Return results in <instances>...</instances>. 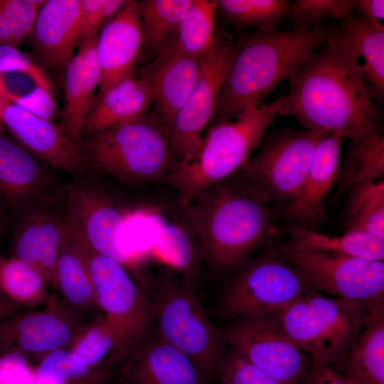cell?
Here are the masks:
<instances>
[{"mask_svg": "<svg viewBox=\"0 0 384 384\" xmlns=\"http://www.w3.org/2000/svg\"><path fill=\"white\" fill-rule=\"evenodd\" d=\"M107 384H110V382L109 383H107ZM117 384H122V383H118Z\"/></svg>", "mask_w": 384, "mask_h": 384, "instance_id": "cell-53", "label": "cell"}, {"mask_svg": "<svg viewBox=\"0 0 384 384\" xmlns=\"http://www.w3.org/2000/svg\"><path fill=\"white\" fill-rule=\"evenodd\" d=\"M137 3L142 31V53L156 58L173 44L191 0H141Z\"/></svg>", "mask_w": 384, "mask_h": 384, "instance_id": "cell-32", "label": "cell"}, {"mask_svg": "<svg viewBox=\"0 0 384 384\" xmlns=\"http://www.w3.org/2000/svg\"><path fill=\"white\" fill-rule=\"evenodd\" d=\"M216 376L223 384H282L230 348L225 352Z\"/></svg>", "mask_w": 384, "mask_h": 384, "instance_id": "cell-40", "label": "cell"}, {"mask_svg": "<svg viewBox=\"0 0 384 384\" xmlns=\"http://www.w3.org/2000/svg\"></svg>", "mask_w": 384, "mask_h": 384, "instance_id": "cell-55", "label": "cell"}, {"mask_svg": "<svg viewBox=\"0 0 384 384\" xmlns=\"http://www.w3.org/2000/svg\"><path fill=\"white\" fill-rule=\"evenodd\" d=\"M336 28L351 43L358 57L363 58L364 78L373 92L375 103L381 104L384 96L383 24L355 12L339 22Z\"/></svg>", "mask_w": 384, "mask_h": 384, "instance_id": "cell-28", "label": "cell"}, {"mask_svg": "<svg viewBox=\"0 0 384 384\" xmlns=\"http://www.w3.org/2000/svg\"><path fill=\"white\" fill-rule=\"evenodd\" d=\"M346 196L344 232L360 231L384 240L383 178L353 188Z\"/></svg>", "mask_w": 384, "mask_h": 384, "instance_id": "cell-36", "label": "cell"}, {"mask_svg": "<svg viewBox=\"0 0 384 384\" xmlns=\"http://www.w3.org/2000/svg\"><path fill=\"white\" fill-rule=\"evenodd\" d=\"M46 0H0L10 23L16 47L33 30L41 8Z\"/></svg>", "mask_w": 384, "mask_h": 384, "instance_id": "cell-41", "label": "cell"}, {"mask_svg": "<svg viewBox=\"0 0 384 384\" xmlns=\"http://www.w3.org/2000/svg\"><path fill=\"white\" fill-rule=\"evenodd\" d=\"M345 139L334 133L319 142L297 196L289 203L274 208L279 220L314 230L328 221L324 201L335 185Z\"/></svg>", "mask_w": 384, "mask_h": 384, "instance_id": "cell-19", "label": "cell"}, {"mask_svg": "<svg viewBox=\"0 0 384 384\" xmlns=\"http://www.w3.org/2000/svg\"><path fill=\"white\" fill-rule=\"evenodd\" d=\"M62 217L68 234L76 242L114 260L129 271L139 269V261L122 243L129 212L105 191L87 178L67 186Z\"/></svg>", "mask_w": 384, "mask_h": 384, "instance_id": "cell-10", "label": "cell"}, {"mask_svg": "<svg viewBox=\"0 0 384 384\" xmlns=\"http://www.w3.org/2000/svg\"><path fill=\"white\" fill-rule=\"evenodd\" d=\"M81 0H46L32 33V49L39 61L65 73L80 43Z\"/></svg>", "mask_w": 384, "mask_h": 384, "instance_id": "cell-21", "label": "cell"}, {"mask_svg": "<svg viewBox=\"0 0 384 384\" xmlns=\"http://www.w3.org/2000/svg\"><path fill=\"white\" fill-rule=\"evenodd\" d=\"M38 87H44L31 75L19 72L0 73V99L6 102L13 104Z\"/></svg>", "mask_w": 384, "mask_h": 384, "instance_id": "cell-45", "label": "cell"}, {"mask_svg": "<svg viewBox=\"0 0 384 384\" xmlns=\"http://www.w3.org/2000/svg\"><path fill=\"white\" fill-rule=\"evenodd\" d=\"M98 34L81 41L65 74V98L61 126L75 142H80L87 117L96 104L100 73L96 46Z\"/></svg>", "mask_w": 384, "mask_h": 384, "instance_id": "cell-23", "label": "cell"}, {"mask_svg": "<svg viewBox=\"0 0 384 384\" xmlns=\"http://www.w3.org/2000/svg\"><path fill=\"white\" fill-rule=\"evenodd\" d=\"M202 260L216 277L230 275L256 252L273 245L280 220L274 207L236 173L178 204Z\"/></svg>", "mask_w": 384, "mask_h": 384, "instance_id": "cell-2", "label": "cell"}, {"mask_svg": "<svg viewBox=\"0 0 384 384\" xmlns=\"http://www.w3.org/2000/svg\"><path fill=\"white\" fill-rule=\"evenodd\" d=\"M331 133L277 129L265 135L257 152L236 174L265 202L279 207L298 194L319 142Z\"/></svg>", "mask_w": 384, "mask_h": 384, "instance_id": "cell-9", "label": "cell"}, {"mask_svg": "<svg viewBox=\"0 0 384 384\" xmlns=\"http://www.w3.org/2000/svg\"><path fill=\"white\" fill-rule=\"evenodd\" d=\"M63 186L21 146L0 135V208L23 215L62 202Z\"/></svg>", "mask_w": 384, "mask_h": 384, "instance_id": "cell-16", "label": "cell"}, {"mask_svg": "<svg viewBox=\"0 0 384 384\" xmlns=\"http://www.w3.org/2000/svg\"><path fill=\"white\" fill-rule=\"evenodd\" d=\"M202 63L166 49L141 72L155 87L154 111L168 129L195 85Z\"/></svg>", "mask_w": 384, "mask_h": 384, "instance_id": "cell-24", "label": "cell"}, {"mask_svg": "<svg viewBox=\"0 0 384 384\" xmlns=\"http://www.w3.org/2000/svg\"><path fill=\"white\" fill-rule=\"evenodd\" d=\"M383 134L350 142L347 154L338 166L334 198H339L353 188L383 179Z\"/></svg>", "mask_w": 384, "mask_h": 384, "instance_id": "cell-33", "label": "cell"}, {"mask_svg": "<svg viewBox=\"0 0 384 384\" xmlns=\"http://www.w3.org/2000/svg\"><path fill=\"white\" fill-rule=\"evenodd\" d=\"M16 106L46 120L53 122L58 113L53 92L38 87L28 95L13 103Z\"/></svg>", "mask_w": 384, "mask_h": 384, "instance_id": "cell-46", "label": "cell"}, {"mask_svg": "<svg viewBox=\"0 0 384 384\" xmlns=\"http://www.w3.org/2000/svg\"><path fill=\"white\" fill-rule=\"evenodd\" d=\"M19 72L31 75L42 86L53 92L50 78L35 60L11 46H0V73Z\"/></svg>", "mask_w": 384, "mask_h": 384, "instance_id": "cell-43", "label": "cell"}, {"mask_svg": "<svg viewBox=\"0 0 384 384\" xmlns=\"http://www.w3.org/2000/svg\"><path fill=\"white\" fill-rule=\"evenodd\" d=\"M277 248L311 290L364 302L384 300V262L338 254Z\"/></svg>", "mask_w": 384, "mask_h": 384, "instance_id": "cell-12", "label": "cell"}, {"mask_svg": "<svg viewBox=\"0 0 384 384\" xmlns=\"http://www.w3.org/2000/svg\"><path fill=\"white\" fill-rule=\"evenodd\" d=\"M19 311V307L0 297V321L18 314Z\"/></svg>", "mask_w": 384, "mask_h": 384, "instance_id": "cell-50", "label": "cell"}, {"mask_svg": "<svg viewBox=\"0 0 384 384\" xmlns=\"http://www.w3.org/2000/svg\"><path fill=\"white\" fill-rule=\"evenodd\" d=\"M1 109H2V102H1V100L0 99V122H1Z\"/></svg>", "mask_w": 384, "mask_h": 384, "instance_id": "cell-52", "label": "cell"}, {"mask_svg": "<svg viewBox=\"0 0 384 384\" xmlns=\"http://www.w3.org/2000/svg\"><path fill=\"white\" fill-rule=\"evenodd\" d=\"M309 290L277 246L272 245L230 274L218 314L232 321L276 314Z\"/></svg>", "mask_w": 384, "mask_h": 384, "instance_id": "cell-8", "label": "cell"}, {"mask_svg": "<svg viewBox=\"0 0 384 384\" xmlns=\"http://www.w3.org/2000/svg\"><path fill=\"white\" fill-rule=\"evenodd\" d=\"M383 306L384 300L329 297L309 290L274 314L286 334L311 361L335 368Z\"/></svg>", "mask_w": 384, "mask_h": 384, "instance_id": "cell-6", "label": "cell"}, {"mask_svg": "<svg viewBox=\"0 0 384 384\" xmlns=\"http://www.w3.org/2000/svg\"><path fill=\"white\" fill-rule=\"evenodd\" d=\"M355 11L380 21L384 18V1L355 0Z\"/></svg>", "mask_w": 384, "mask_h": 384, "instance_id": "cell-48", "label": "cell"}, {"mask_svg": "<svg viewBox=\"0 0 384 384\" xmlns=\"http://www.w3.org/2000/svg\"><path fill=\"white\" fill-rule=\"evenodd\" d=\"M114 375L122 384H206L208 380L182 351L151 331Z\"/></svg>", "mask_w": 384, "mask_h": 384, "instance_id": "cell-18", "label": "cell"}, {"mask_svg": "<svg viewBox=\"0 0 384 384\" xmlns=\"http://www.w3.org/2000/svg\"><path fill=\"white\" fill-rule=\"evenodd\" d=\"M287 233L289 238L281 244L293 250L384 262V240L366 233L346 231L341 235H330L294 223L289 224Z\"/></svg>", "mask_w": 384, "mask_h": 384, "instance_id": "cell-29", "label": "cell"}, {"mask_svg": "<svg viewBox=\"0 0 384 384\" xmlns=\"http://www.w3.org/2000/svg\"><path fill=\"white\" fill-rule=\"evenodd\" d=\"M0 384H36L33 362L17 352L0 354Z\"/></svg>", "mask_w": 384, "mask_h": 384, "instance_id": "cell-44", "label": "cell"}, {"mask_svg": "<svg viewBox=\"0 0 384 384\" xmlns=\"http://www.w3.org/2000/svg\"><path fill=\"white\" fill-rule=\"evenodd\" d=\"M56 294L44 308L18 313L0 321V354L17 352L37 363L48 354L66 348L85 323Z\"/></svg>", "mask_w": 384, "mask_h": 384, "instance_id": "cell-15", "label": "cell"}, {"mask_svg": "<svg viewBox=\"0 0 384 384\" xmlns=\"http://www.w3.org/2000/svg\"><path fill=\"white\" fill-rule=\"evenodd\" d=\"M134 348L124 331L103 314L84 323L66 349L90 368L113 376Z\"/></svg>", "mask_w": 384, "mask_h": 384, "instance_id": "cell-27", "label": "cell"}, {"mask_svg": "<svg viewBox=\"0 0 384 384\" xmlns=\"http://www.w3.org/2000/svg\"><path fill=\"white\" fill-rule=\"evenodd\" d=\"M333 27L255 30L243 36L209 127L235 119L263 104L267 95L326 44Z\"/></svg>", "mask_w": 384, "mask_h": 384, "instance_id": "cell-3", "label": "cell"}, {"mask_svg": "<svg viewBox=\"0 0 384 384\" xmlns=\"http://www.w3.org/2000/svg\"><path fill=\"white\" fill-rule=\"evenodd\" d=\"M338 368L356 384H384V306L373 314Z\"/></svg>", "mask_w": 384, "mask_h": 384, "instance_id": "cell-30", "label": "cell"}, {"mask_svg": "<svg viewBox=\"0 0 384 384\" xmlns=\"http://www.w3.org/2000/svg\"><path fill=\"white\" fill-rule=\"evenodd\" d=\"M239 48L240 41L219 39L203 61L195 85L168 129L174 164L189 161L198 152L203 131L213 119L218 97Z\"/></svg>", "mask_w": 384, "mask_h": 384, "instance_id": "cell-14", "label": "cell"}, {"mask_svg": "<svg viewBox=\"0 0 384 384\" xmlns=\"http://www.w3.org/2000/svg\"><path fill=\"white\" fill-rule=\"evenodd\" d=\"M79 146L90 173L127 183L162 181L174 164L168 128L154 111L83 136Z\"/></svg>", "mask_w": 384, "mask_h": 384, "instance_id": "cell-5", "label": "cell"}, {"mask_svg": "<svg viewBox=\"0 0 384 384\" xmlns=\"http://www.w3.org/2000/svg\"><path fill=\"white\" fill-rule=\"evenodd\" d=\"M230 348L282 384H306L311 359L274 314L241 318L219 328Z\"/></svg>", "mask_w": 384, "mask_h": 384, "instance_id": "cell-11", "label": "cell"}, {"mask_svg": "<svg viewBox=\"0 0 384 384\" xmlns=\"http://www.w3.org/2000/svg\"><path fill=\"white\" fill-rule=\"evenodd\" d=\"M139 211L151 231L153 250L171 268L194 283L199 274L202 258L195 237L182 214L181 220H176L155 206Z\"/></svg>", "mask_w": 384, "mask_h": 384, "instance_id": "cell-25", "label": "cell"}, {"mask_svg": "<svg viewBox=\"0 0 384 384\" xmlns=\"http://www.w3.org/2000/svg\"><path fill=\"white\" fill-rule=\"evenodd\" d=\"M279 99L247 110L238 118L210 127L191 160L174 164L162 183L172 188L178 204L235 174L261 145L277 116Z\"/></svg>", "mask_w": 384, "mask_h": 384, "instance_id": "cell-4", "label": "cell"}, {"mask_svg": "<svg viewBox=\"0 0 384 384\" xmlns=\"http://www.w3.org/2000/svg\"><path fill=\"white\" fill-rule=\"evenodd\" d=\"M216 0H191L180 24L171 51L199 61L205 60L215 48Z\"/></svg>", "mask_w": 384, "mask_h": 384, "instance_id": "cell-34", "label": "cell"}, {"mask_svg": "<svg viewBox=\"0 0 384 384\" xmlns=\"http://www.w3.org/2000/svg\"><path fill=\"white\" fill-rule=\"evenodd\" d=\"M359 57L333 27L326 44L289 79L277 116L294 117L306 129L338 134L356 142L382 134L383 118Z\"/></svg>", "mask_w": 384, "mask_h": 384, "instance_id": "cell-1", "label": "cell"}, {"mask_svg": "<svg viewBox=\"0 0 384 384\" xmlns=\"http://www.w3.org/2000/svg\"><path fill=\"white\" fill-rule=\"evenodd\" d=\"M51 210L38 208L18 218L11 257L34 267L48 285L55 288L57 261L67 230L62 218Z\"/></svg>", "mask_w": 384, "mask_h": 384, "instance_id": "cell-22", "label": "cell"}, {"mask_svg": "<svg viewBox=\"0 0 384 384\" xmlns=\"http://www.w3.org/2000/svg\"><path fill=\"white\" fill-rule=\"evenodd\" d=\"M36 384H107L112 375L95 370L66 348L56 350L35 366Z\"/></svg>", "mask_w": 384, "mask_h": 384, "instance_id": "cell-38", "label": "cell"}, {"mask_svg": "<svg viewBox=\"0 0 384 384\" xmlns=\"http://www.w3.org/2000/svg\"><path fill=\"white\" fill-rule=\"evenodd\" d=\"M74 242L85 261L99 309L135 347L152 331L155 323L149 295L122 264Z\"/></svg>", "mask_w": 384, "mask_h": 384, "instance_id": "cell-13", "label": "cell"}, {"mask_svg": "<svg viewBox=\"0 0 384 384\" xmlns=\"http://www.w3.org/2000/svg\"><path fill=\"white\" fill-rule=\"evenodd\" d=\"M155 87L142 73L124 78L96 103L87 117L82 137L132 121L154 103Z\"/></svg>", "mask_w": 384, "mask_h": 384, "instance_id": "cell-26", "label": "cell"}, {"mask_svg": "<svg viewBox=\"0 0 384 384\" xmlns=\"http://www.w3.org/2000/svg\"><path fill=\"white\" fill-rule=\"evenodd\" d=\"M40 272L17 258L0 255V297L16 306L45 305L50 294Z\"/></svg>", "mask_w": 384, "mask_h": 384, "instance_id": "cell-35", "label": "cell"}, {"mask_svg": "<svg viewBox=\"0 0 384 384\" xmlns=\"http://www.w3.org/2000/svg\"><path fill=\"white\" fill-rule=\"evenodd\" d=\"M2 45L16 47L10 23L0 2V46Z\"/></svg>", "mask_w": 384, "mask_h": 384, "instance_id": "cell-49", "label": "cell"}, {"mask_svg": "<svg viewBox=\"0 0 384 384\" xmlns=\"http://www.w3.org/2000/svg\"><path fill=\"white\" fill-rule=\"evenodd\" d=\"M1 121L26 151L48 166L75 180L88 174L79 143L61 125L39 117L15 105L1 100Z\"/></svg>", "mask_w": 384, "mask_h": 384, "instance_id": "cell-17", "label": "cell"}, {"mask_svg": "<svg viewBox=\"0 0 384 384\" xmlns=\"http://www.w3.org/2000/svg\"><path fill=\"white\" fill-rule=\"evenodd\" d=\"M55 289L79 315L100 310L84 257L68 232L57 261Z\"/></svg>", "mask_w": 384, "mask_h": 384, "instance_id": "cell-31", "label": "cell"}, {"mask_svg": "<svg viewBox=\"0 0 384 384\" xmlns=\"http://www.w3.org/2000/svg\"><path fill=\"white\" fill-rule=\"evenodd\" d=\"M5 219L4 215L0 213V238L2 236L5 230Z\"/></svg>", "mask_w": 384, "mask_h": 384, "instance_id": "cell-51", "label": "cell"}, {"mask_svg": "<svg viewBox=\"0 0 384 384\" xmlns=\"http://www.w3.org/2000/svg\"><path fill=\"white\" fill-rule=\"evenodd\" d=\"M142 51V31L137 3L128 0L98 33L96 53L100 83L96 103L117 83L134 73Z\"/></svg>", "mask_w": 384, "mask_h": 384, "instance_id": "cell-20", "label": "cell"}, {"mask_svg": "<svg viewBox=\"0 0 384 384\" xmlns=\"http://www.w3.org/2000/svg\"><path fill=\"white\" fill-rule=\"evenodd\" d=\"M126 0H81L80 42L99 33L124 6Z\"/></svg>", "mask_w": 384, "mask_h": 384, "instance_id": "cell-42", "label": "cell"}, {"mask_svg": "<svg viewBox=\"0 0 384 384\" xmlns=\"http://www.w3.org/2000/svg\"><path fill=\"white\" fill-rule=\"evenodd\" d=\"M206 384H209L208 383H206Z\"/></svg>", "mask_w": 384, "mask_h": 384, "instance_id": "cell-54", "label": "cell"}, {"mask_svg": "<svg viewBox=\"0 0 384 384\" xmlns=\"http://www.w3.org/2000/svg\"><path fill=\"white\" fill-rule=\"evenodd\" d=\"M355 12V0H296L291 2L288 18L294 28H309L328 18L339 23Z\"/></svg>", "mask_w": 384, "mask_h": 384, "instance_id": "cell-39", "label": "cell"}, {"mask_svg": "<svg viewBox=\"0 0 384 384\" xmlns=\"http://www.w3.org/2000/svg\"><path fill=\"white\" fill-rule=\"evenodd\" d=\"M217 11L236 29L276 30L288 18V0H216Z\"/></svg>", "mask_w": 384, "mask_h": 384, "instance_id": "cell-37", "label": "cell"}, {"mask_svg": "<svg viewBox=\"0 0 384 384\" xmlns=\"http://www.w3.org/2000/svg\"><path fill=\"white\" fill-rule=\"evenodd\" d=\"M306 384H356L330 366L311 361Z\"/></svg>", "mask_w": 384, "mask_h": 384, "instance_id": "cell-47", "label": "cell"}, {"mask_svg": "<svg viewBox=\"0 0 384 384\" xmlns=\"http://www.w3.org/2000/svg\"><path fill=\"white\" fill-rule=\"evenodd\" d=\"M148 291L154 309L156 331L188 356L208 380L216 376L226 352L219 328L210 319L194 283L164 268L151 277Z\"/></svg>", "mask_w": 384, "mask_h": 384, "instance_id": "cell-7", "label": "cell"}]
</instances>
